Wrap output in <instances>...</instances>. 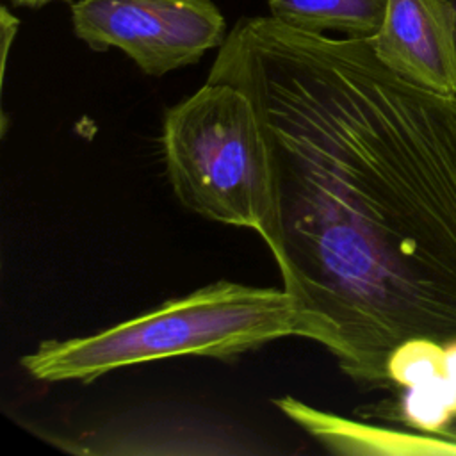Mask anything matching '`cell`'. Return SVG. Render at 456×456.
<instances>
[{"label":"cell","mask_w":456,"mask_h":456,"mask_svg":"<svg viewBox=\"0 0 456 456\" xmlns=\"http://www.w3.org/2000/svg\"><path fill=\"white\" fill-rule=\"evenodd\" d=\"M269 16L312 32H340L342 37H372L385 18L387 0H269Z\"/></svg>","instance_id":"cell-7"},{"label":"cell","mask_w":456,"mask_h":456,"mask_svg":"<svg viewBox=\"0 0 456 456\" xmlns=\"http://www.w3.org/2000/svg\"><path fill=\"white\" fill-rule=\"evenodd\" d=\"M276 404L308 433L337 452H456V442L442 436H415L408 433L354 424L342 417L314 410L292 397L276 399Z\"/></svg>","instance_id":"cell-6"},{"label":"cell","mask_w":456,"mask_h":456,"mask_svg":"<svg viewBox=\"0 0 456 456\" xmlns=\"http://www.w3.org/2000/svg\"><path fill=\"white\" fill-rule=\"evenodd\" d=\"M71 27L94 52L118 48L151 77L198 62L228 36L214 0H77Z\"/></svg>","instance_id":"cell-4"},{"label":"cell","mask_w":456,"mask_h":456,"mask_svg":"<svg viewBox=\"0 0 456 456\" xmlns=\"http://www.w3.org/2000/svg\"><path fill=\"white\" fill-rule=\"evenodd\" d=\"M285 337L308 338V326L283 287L221 280L94 335L45 340L21 358V365L39 381L89 383L153 360H228Z\"/></svg>","instance_id":"cell-2"},{"label":"cell","mask_w":456,"mask_h":456,"mask_svg":"<svg viewBox=\"0 0 456 456\" xmlns=\"http://www.w3.org/2000/svg\"><path fill=\"white\" fill-rule=\"evenodd\" d=\"M452 5H454V34H456V0H452Z\"/></svg>","instance_id":"cell-12"},{"label":"cell","mask_w":456,"mask_h":456,"mask_svg":"<svg viewBox=\"0 0 456 456\" xmlns=\"http://www.w3.org/2000/svg\"><path fill=\"white\" fill-rule=\"evenodd\" d=\"M445 356H447V376L456 394V340L445 344Z\"/></svg>","instance_id":"cell-9"},{"label":"cell","mask_w":456,"mask_h":456,"mask_svg":"<svg viewBox=\"0 0 456 456\" xmlns=\"http://www.w3.org/2000/svg\"><path fill=\"white\" fill-rule=\"evenodd\" d=\"M14 7H28V9H41L57 0H9Z\"/></svg>","instance_id":"cell-10"},{"label":"cell","mask_w":456,"mask_h":456,"mask_svg":"<svg viewBox=\"0 0 456 456\" xmlns=\"http://www.w3.org/2000/svg\"><path fill=\"white\" fill-rule=\"evenodd\" d=\"M436 436H442V438H447V440L456 442V419L451 420Z\"/></svg>","instance_id":"cell-11"},{"label":"cell","mask_w":456,"mask_h":456,"mask_svg":"<svg viewBox=\"0 0 456 456\" xmlns=\"http://www.w3.org/2000/svg\"><path fill=\"white\" fill-rule=\"evenodd\" d=\"M369 41L378 59L403 78L456 94L452 0H387L383 23Z\"/></svg>","instance_id":"cell-5"},{"label":"cell","mask_w":456,"mask_h":456,"mask_svg":"<svg viewBox=\"0 0 456 456\" xmlns=\"http://www.w3.org/2000/svg\"><path fill=\"white\" fill-rule=\"evenodd\" d=\"M18 18L5 7L2 5L0 9V28H2V77L5 75V66H7V55L11 50V43L16 37L18 30Z\"/></svg>","instance_id":"cell-8"},{"label":"cell","mask_w":456,"mask_h":456,"mask_svg":"<svg viewBox=\"0 0 456 456\" xmlns=\"http://www.w3.org/2000/svg\"><path fill=\"white\" fill-rule=\"evenodd\" d=\"M162 151L183 207L210 221L260 230L273 201L271 162L246 93L207 80L167 109Z\"/></svg>","instance_id":"cell-3"},{"label":"cell","mask_w":456,"mask_h":456,"mask_svg":"<svg viewBox=\"0 0 456 456\" xmlns=\"http://www.w3.org/2000/svg\"><path fill=\"white\" fill-rule=\"evenodd\" d=\"M253 102L273 201L256 232L344 374L390 388L410 338L456 340V94L383 64L369 39L240 18L207 77Z\"/></svg>","instance_id":"cell-1"}]
</instances>
